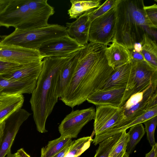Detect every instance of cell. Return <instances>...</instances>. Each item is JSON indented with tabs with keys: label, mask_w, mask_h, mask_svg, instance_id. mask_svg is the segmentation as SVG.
Masks as SVG:
<instances>
[{
	"label": "cell",
	"mask_w": 157,
	"mask_h": 157,
	"mask_svg": "<svg viewBox=\"0 0 157 157\" xmlns=\"http://www.w3.org/2000/svg\"><path fill=\"white\" fill-rule=\"evenodd\" d=\"M10 1V0H0V15L6 9Z\"/></svg>",
	"instance_id": "38"
},
{
	"label": "cell",
	"mask_w": 157,
	"mask_h": 157,
	"mask_svg": "<svg viewBox=\"0 0 157 157\" xmlns=\"http://www.w3.org/2000/svg\"><path fill=\"white\" fill-rule=\"evenodd\" d=\"M126 86L111 88L98 90L87 99L88 102L96 106L110 105L122 107L130 97L134 94Z\"/></svg>",
	"instance_id": "11"
},
{
	"label": "cell",
	"mask_w": 157,
	"mask_h": 157,
	"mask_svg": "<svg viewBox=\"0 0 157 157\" xmlns=\"http://www.w3.org/2000/svg\"><path fill=\"white\" fill-rule=\"evenodd\" d=\"M157 105V84H151L146 89L143 98L126 109L124 110L125 120L120 128L129 121L149 109Z\"/></svg>",
	"instance_id": "14"
},
{
	"label": "cell",
	"mask_w": 157,
	"mask_h": 157,
	"mask_svg": "<svg viewBox=\"0 0 157 157\" xmlns=\"http://www.w3.org/2000/svg\"><path fill=\"white\" fill-rule=\"evenodd\" d=\"M81 50L71 56L61 71L56 86V93L58 98H60L62 95L72 78L78 63Z\"/></svg>",
	"instance_id": "19"
},
{
	"label": "cell",
	"mask_w": 157,
	"mask_h": 157,
	"mask_svg": "<svg viewBox=\"0 0 157 157\" xmlns=\"http://www.w3.org/2000/svg\"><path fill=\"white\" fill-rule=\"evenodd\" d=\"M90 11L83 13L74 22L66 23L68 35L83 46L89 41L88 33L91 22L89 19Z\"/></svg>",
	"instance_id": "15"
},
{
	"label": "cell",
	"mask_w": 157,
	"mask_h": 157,
	"mask_svg": "<svg viewBox=\"0 0 157 157\" xmlns=\"http://www.w3.org/2000/svg\"><path fill=\"white\" fill-rule=\"evenodd\" d=\"M5 121L0 123V145L2 142L4 134Z\"/></svg>",
	"instance_id": "39"
},
{
	"label": "cell",
	"mask_w": 157,
	"mask_h": 157,
	"mask_svg": "<svg viewBox=\"0 0 157 157\" xmlns=\"http://www.w3.org/2000/svg\"><path fill=\"white\" fill-rule=\"evenodd\" d=\"M84 46L79 44L67 34L44 43L38 51L44 58L62 57L72 55Z\"/></svg>",
	"instance_id": "10"
},
{
	"label": "cell",
	"mask_w": 157,
	"mask_h": 157,
	"mask_svg": "<svg viewBox=\"0 0 157 157\" xmlns=\"http://www.w3.org/2000/svg\"><path fill=\"white\" fill-rule=\"evenodd\" d=\"M16 153V157H21L19 154L17 152Z\"/></svg>",
	"instance_id": "45"
},
{
	"label": "cell",
	"mask_w": 157,
	"mask_h": 157,
	"mask_svg": "<svg viewBox=\"0 0 157 157\" xmlns=\"http://www.w3.org/2000/svg\"><path fill=\"white\" fill-rule=\"evenodd\" d=\"M129 51L130 53L131 60L136 61H146L141 52H137L133 49Z\"/></svg>",
	"instance_id": "35"
},
{
	"label": "cell",
	"mask_w": 157,
	"mask_h": 157,
	"mask_svg": "<svg viewBox=\"0 0 157 157\" xmlns=\"http://www.w3.org/2000/svg\"><path fill=\"white\" fill-rule=\"evenodd\" d=\"M44 58L38 50L0 43V59H2L25 65L41 61Z\"/></svg>",
	"instance_id": "13"
},
{
	"label": "cell",
	"mask_w": 157,
	"mask_h": 157,
	"mask_svg": "<svg viewBox=\"0 0 157 157\" xmlns=\"http://www.w3.org/2000/svg\"><path fill=\"white\" fill-rule=\"evenodd\" d=\"M73 142V141L72 140V142L64 148L63 149L59 152L52 157H64L68 151L70 147Z\"/></svg>",
	"instance_id": "36"
},
{
	"label": "cell",
	"mask_w": 157,
	"mask_h": 157,
	"mask_svg": "<svg viewBox=\"0 0 157 157\" xmlns=\"http://www.w3.org/2000/svg\"><path fill=\"white\" fill-rule=\"evenodd\" d=\"M93 141L91 136L84 137L73 140L64 157H79L89 147Z\"/></svg>",
	"instance_id": "27"
},
{
	"label": "cell",
	"mask_w": 157,
	"mask_h": 157,
	"mask_svg": "<svg viewBox=\"0 0 157 157\" xmlns=\"http://www.w3.org/2000/svg\"><path fill=\"white\" fill-rule=\"evenodd\" d=\"M120 0H107L98 7L90 11L89 19L90 22L96 18L105 14L112 8L116 6Z\"/></svg>",
	"instance_id": "30"
},
{
	"label": "cell",
	"mask_w": 157,
	"mask_h": 157,
	"mask_svg": "<svg viewBox=\"0 0 157 157\" xmlns=\"http://www.w3.org/2000/svg\"><path fill=\"white\" fill-rule=\"evenodd\" d=\"M129 140V135L126 130L122 132L121 135L112 148L108 157H117L122 151H126Z\"/></svg>",
	"instance_id": "31"
},
{
	"label": "cell",
	"mask_w": 157,
	"mask_h": 157,
	"mask_svg": "<svg viewBox=\"0 0 157 157\" xmlns=\"http://www.w3.org/2000/svg\"><path fill=\"white\" fill-rule=\"evenodd\" d=\"M145 126V130L147 133V139L151 146L156 143L155 138V132L157 124V116L154 117L143 123Z\"/></svg>",
	"instance_id": "32"
},
{
	"label": "cell",
	"mask_w": 157,
	"mask_h": 157,
	"mask_svg": "<svg viewBox=\"0 0 157 157\" xmlns=\"http://www.w3.org/2000/svg\"><path fill=\"white\" fill-rule=\"evenodd\" d=\"M152 147L151 150L146 154L145 157H156L157 156V143Z\"/></svg>",
	"instance_id": "37"
},
{
	"label": "cell",
	"mask_w": 157,
	"mask_h": 157,
	"mask_svg": "<svg viewBox=\"0 0 157 157\" xmlns=\"http://www.w3.org/2000/svg\"><path fill=\"white\" fill-rule=\"evenodd\" d=\"M36 83L33 82L14 81L0 75V96L5 95L31 94Z\"/></svg>",
	"instance_id": "20"
},
{
	"label": "cell",
	"mask_w": 157,
	"mask_h": 157,
	"mask_svg": "<svg viewBox=\"0 0 157 157\" xmlns=\"http://www.w3.org/2000/svg\"><path fill=\"white\" fill-rule=\"evenodd\" d=\"M101 0H71V6L68 10L71 19L77 18L85 12L98 7Z\"/></svg>",
	"instance_id": "24"
},
{
	"label": "cell",
	"mask_w": 157,
	"mask_h": 157,
	"mask_svg": "<svg viewBox=\"0 0 157 157\" xmlns=\"http://www.w3.org/2000/svg\"><path fill=\"white\" fill-rule=\"evenodd\" d=\"M141 53L145 60L151 66L157 69L156 41L147 33L144 34L141 41Z\"/></svg>",
	"instance_id": "23"
},
{
	"label": "cell",
	"mask_w": 157,
	"mask_h": 157,
	"mask_svg": "<svg viewBox=\"0 0 157 157\" xmlns=\"http://www.w3.org/2000/svg\"><path fill=\"white\" fill-rule=\"evenodd\" d=\"M144 6L143 0H120L116 6V30L113 41L130 50L135 44L141 41L144 34L156 36V32L150 29L155 28L146 16Z\"/></svg>",
	"instance_id": "3"
},
{
	"label": "cell",
	"mask_w": 157,
	"mask_h": 157,
	"mask_svg": "<svg viewBox=\"0 0 157 157\" xmlns=\"http://www.w3.org/2000/svg\"><path fill=\"white\" fill-rule=\"evenodd\" d=\"M47 1V0H27L36 28L49 25L48 19L55 12L54 8Z\"/></svg>",
	"instance_id": "16"
},
{
	"label": "cell",
	"mask_w": 157,
	"mask_h": 157,
	"mask_svg": "<svg viewBox=\"0 0 157 157\" xmlns=\"http://www.w3.org/2000/svg\"><path fill=\"white\" fill-rule=\"evenodd\" d=\"M109 65L114 69L130 63L129 50L123 45L113 41L105 51Z\"/></svg>",
	"instance_id": "17"
},
{
	"label": "cell",
	"mask_w": 157,
	"mask_h": 157,
	"mask_svg": "<svg viewBox=\"0 0 157 157\" xmlns=\"http://www.w3.org/2000/svg\"><path fill=\"white\" fill-rule=\"evenodd\" d=\"M67 34L66 27L49 24L45 27L33 29H15L12 33L3 36L0 43L38 50L44 43Z\"/></svg>",
	"instance_id": "4"
},
{
	"label": "cell",
	"mask_w": 157,
	"mask_h": 157,
	"mask_svg": "<svg viewBox=\"0 0 157 157\" xmlns=\"http://www.w3.org/2000/svg\"><path fill=\"white\" fill-rule=\"evenodd\" d=\"M24 101L23 94L5 95L0 96V123L22 108Z\"/></svg>",
	"instance_id": "21"
},
{
	"label": "cell",
	"mask_w": 157,
	"mask_h": 157,
	"mask_svg": "<svg viewBox=\"0 0 157 157\" xmlns=\"http://www.w3.org/2000/svg\"><path fill=\"white\" fill-rule=\"evenodd\" d=\"M6 157H16V154H13L10 153L7 155Z\"/></svg>",
	"instance_id": "42"
},
{
	"label": "cell",
	"mask_w": 157,
	"mask_h": 157,
	"mask_svg": "<svg viewBox=\"0 0 157 157\" xmlns=\"http://www.w3.org/2000/svg\"><path fill=\"white\" fill-rule=\"evenodd\" d=\"M126 150L121 151L117 156V157H122L125 152H126Z\"/></svg>",
	"instance_id": "43"
},
{
	"label": "cell",
	"mask_w": 157,
	"mask_h": 157,
	"mask_svg": "<svg viewBox=\"0 0 157 157\" xmlns=\"http://www.w3.org/2000/svg\"><path fill=\"white\" fill-rule=\"evenodd\" d=\"M21 157H31L22 148H21L17 151V152Z\"/></svg>",
	"instance_id": "40"
},
{
	"label": "cell",
	"mask_w": 157,
	"mask_h": 157,
	"mask_svg": "<svg viewBox=\"0 0 157 157\" xmlns=\"http://www.w3.org/2000/svg\"><path fill=\"white\" fill-rule=\"evenodd\" d=\"M73 54L62 57H45L42 60L41 70L29 101L36 129L40 132H48L46 121L58 100L56 93L58 77Z\"/></svg>",
	"instance_id": "2"
},
{
	"label": "cell",
	"mask_w": 157,
	"mask_h": 157,
	"mask_svg": "<svg viewBox=\"0 0 157 157\" xmlns=\"http://www.w3.org/2000/svg\"><path fill=\"white\" fill-rule=\"evenodd\" d=\"M94 119L95 137L93 143L96 145L120 132V128L125 120L124 110L110 105L96 106Z\"/></svg>",
	"instance_id": "5"
},
{
	"label": "cell",
	"mask_w": 157,
	"mask_h": 157,
	"mask_svg": "<svg viewBox=\"0 0 157 157\" xmlns=\"http://www.w3.org/2000/svg\"><path fill=\"white\" fill-rule=\"evenodd\" d=\"M129 155L126 151L124 153L122 157H129Z\"/></svg>",
	"instance_id": "44"
},
{
	"label": "cell",
	"mask_w": 157,
	"mask_h": 157,
	"mask_svg": "<svg viewBox=\"0 0 157 157\" xmlns=\"http://www.w3.org/2000/svg\"><path fill=\"white\" fill-rule=\"evenodd\" d=\"M133 49L136 51L140 52L141 50V42L135 44L133 46Z\"/></svg>",
	"instance_id": "41"
},
{
	"label": "cell",
	"mask_w": 157,
	"mask_h": 157,
	"mask_svg": "<svg viewBox=\"0 0 157 157\" xmlns=\"http://www.w3.org/2000/svg\"><path fill=\"white\" fill-rule=\"evenodd\" d=\"M130 75L126 88L135 93L142 91L151 84H157V69L146 61L131 60Z\"/></svg>",
	"instance_id": "8"
},
{
	"label": "cell",
	"mask_w": 157,
	"mask_h": 157,
	"mask_svg": "<svg viewBox=\"0 0 157 157\" xmlns=\"http://www.w3.org/2000/svg\"><path fill=\"white\" fill-rule=\"evenodd\" d=\"M31 115L21 108L10 115L5 121L4 134L0 145V157H5L11 152V148L21 125Z\"/></svg>",
	"instance_id": "12"
},
{
	"label": "cell",
	"mask_w": 157,
	"mask_h": 157,
	"mask_svg": "<svg viewBox=\"0 0 157 157\" xmlns=\"http://www.w3.org/2000/svg\"><path fill=\"white\" fill-rule=\"evenodd\" d=\"M116 6L91 22L88 33L90 42L107 46L112 42L116 30Z\"/></svg>",
	"instance_id": "7"
},
{
	"label": "cell",
	"mask_w": 157,
	"mask_h": 157,
	"mask_svg": "<svg viewBox=\"0 0 157 157\" xmlns=\"http://www.w3.org/2000/svg\"><path fill=\"white\" fill-rule=\"evenodd\" d=\"M122 132L107 138L99 143L94 157H108L112 148L120 138Z\"/></svg>",
	"instance_id": "28"
},
{
	"label": "cell",
	"mask_w": 157,
	"mask_h": 157,
	"mask_svg": "<svg viewBox=\"0 0 157 157\" xmlns=\"http://www.w3.org/2000/svg\"><path fill=\"white\" fill-rule=\"evenodd\" d=\"M22 66L0 59V75L9 73L19 68Z\"/></svg>",
	"instance_id": "34"
},
{
	"label": "cell",
	"mask_w": 157,
	"mask_h": 157,
	"mask_svg": "<svg viewBox=\"0 0 157 157\" xmlns=\"http://www.w3.org/2000/svg\"><path fill=\"white\" fill-rule=\"evenodd\" d=\"M42 61L22 66L9 73L2 75L5 78L14 81L37 83L42 67Z\"/></svg>",
	"instance_id": "18"
},
{
	"label": "cell",
	"mask_w": 157,
	"mask_h": 157,
	"mask_svg": "<svg viewBox=\"0 0 157 157\" xmlns=\"http://www.w3.org/2000/svg\"><path fill=\"white\" fill-rule=\"evenodd\" d=\"M72 141L70 137L60 136L49 141L47 145L41 148L40 157H52L64 148Z\"/></svg>",
	"instance_id": "25"
},
{
	"label": "cell",
	"mask_w": 157,
	"mask_h": 157,
	"mask_svg": "<svg viewBox=\"0 0 157 157\" xmlns=\"http://www.w3.org/2000/svg\"><path fill=\"white\" fill-rule=\"evenodd\" d=\"M130 63L114 69L102 89L126 86L130 75Z\"/></svg>",
	"instance_id": "22"
},
{
	"label": "cell",
	"mask_w": 157,
	"mask_h": 157,
	"mask_svg": "<svg viewBox=\"0 0 157 157\" xmlns=\"http://www.w3.org/2000/svg\"><path fill=\"white\" fill-rule=\"evenodd\" d=\"M156 157H157V156H156Z\"/></svg>",
	"instance_id": "46"
},
{
	"label": "cell",
	"mask_w": 157,
	"mask_h": 157,
	"mask_svg": "<svg viewBox=\"0 0 157 157\" xmlns=\"http://www.w3.org/2000/svg\"><path fill=\"white\" fill-rule=\"evenodd\" d=\"M95 113V109L93 107L72 111L59 126L60 136L76 138L83 127L94 119Z\"/></svg>",
	"instance_id": "9"
},
{
	"label": "cell",
	"mask_w": 157,
	"mask_h": 157,
	"mask_svg": "<svg viewBox=\"0 0 157 157\" xmlns=\"http://www.w3.org/2000/svg\"><path fill=\"white\" fill-rule=\"evenodd\" d=\"M146 16L154 28H157V5L155 3L149 6H144Z\"/></svg>",
	"instance_id": "33"
},
{
	"label": "cell",
	"mask_w": 157,
	"mask_h": 157,
	"mask_svg": "<svg viewBox=\"0 0 157 157\" xmlns=\"http://www.w3.org/2000/svg\"><path fill=\"white\" fill-rule=\"evenodd\" d=\"M130 128L128 132L129 140L126 151L129 155L132 152L146 132L142 123L135 124Z\"/></svg>",
	"instance_id": "26"
},
{
	"label": "cell",
	"mask_w": 157,
	"mask_h": 157,
	"mask_svg": "<svg viewBox=\"0 0 157 157\" xmlns=\"http://www.w3.org/2000/svg\"><path fill=\"white\" fill-rule=\"evenodd\" d=\"M107 46L90 42L80 50L74 74L60 98L65 105L73 108L102 89L114 70L109 65L106 58Z\"/></svg>",
	"instance_id": "1"
},
{
	"label": "cell",
	"mask_w": 157,
	"mask_h": 157,
	"mask_svg": "<svg viewBox=\"0 0 157 157\" xmlns=\"http://www.w3.org/2000/svg\"><path fill=\"white\" fill-rule=\"evenodd\" d=\"M157 116V105L149 109L142 114L127 123L121 128L122 132L131 126L139 124L142 123L147 120Z\"/></svg>",
	"instance_id": "29"
},
{
	"label": "cell",
	"mask_w": 157,
	"mask_h": 157,
	"mask_svg": "<svg viewBox=\"0 0 157 157\" xmlns=\"http://www.w3.org/2000/svg\"><path fill=\"white\" fill-rule=\"evenodd\" d=\"M2 26L21 29L35 28L27 0H10L0 15V27Z\"/></svg>",
	"instance_id": "6"
}]
</instances>
